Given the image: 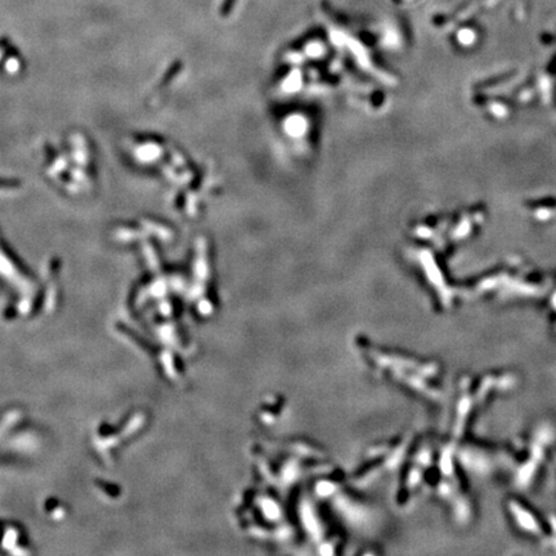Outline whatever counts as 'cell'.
I'll return each instance as SVG.
<instances>
[{
    "mask_svg": "<svg viewBox=\"0 0 556 556\" xmlns=\"http://www.w3.org/2000/svg\"><path fill=\"white\" fill-rule=\"evenodd\" d=\"M515 384L516 376L510 372H486L462 378L453 404L452 439H464L476 415L498 394L511 390Z\"/></svg>",
    "mask_w": 556,
    "mask_h": 556,
    "instance_id": "obj_1",
    "label": "cell"
},
{
    "mask_svg": "<svg viewBox=\"0 0 556 556\" xmlns=\"http://www.w3.org/2000/svg\"><path fill=\"white\" fill-rule=\"evenodd\" d=\"M555 431L548 424L539 425L528 435L520 439L506 453L511 467L512 483L519 491L532 488L546 462L553 453Z\"/></svg>",
    "mask_w": 556,
    "mask_h": 556,
    "instance_id": "obj_2",
    "label": "cell"
},
{
    "mask_svg": "<svg viewBox=\"0 0 556 556\" xmlns=\"http://www.w3.org/2000/svg\"><path fill=\"white\" fill-rule=\"evenodd\" d=\"M505 510L517 533L556 552V515L542 514L520 498H507Z\"/></svg>",
    "mask_w": 556,
    "mask_h": 556,
    "instance_id": "obj_3",
    "label": "cell"
},
{
    "mask_svg": "<svg viewBox=\"0 0 556 556\" xmlns=\"http://www.w3.org/2000/svg\"><path fill=\"white\" fill-rule=\"evenodd\" d=\"M236 2H237V0H223V3H221V7H220V14L223 16V17L230 16L233 7H235Z\"/></svg>",
    "mask_w": 556,
    "mask_h": 556,
    "instance_id": "obj_4",
    "label": "cell"
},
{
    "mask_svg": "<svg viewBox=\"0 0 556 556\" xmlns=\"http://www.w3.org/2000/svg\"><path fill=\"white\" fill-rule=\"evenodd\" d=\"M551 307H552V309H551L550 322H551V326H552L553 331L556 332V299L552 300V305H551Z\"/></svg>",
    "mask_w": 556,
    "mask_h": 556,
    "instance_id": "obj_5",
    "label": "cell"
},
{
    "mask_svg": "<svg viewBox=\"0 0 556 556\" xmlns=\"http://www.w3.org/2000/svg\"><path fill=\"white\" fill-rule=\"evenodd\" d=\"M551 465L553 466V471L556 472V451H553L552 453V457H551Z\"/></svg>",
    "mask_w": 556,
    "mask_h": 556,
    "instance_id": "obj_6",
    "label": "cell"
}]
</instances>
